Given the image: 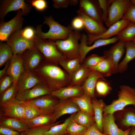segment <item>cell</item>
<instances>
[{"label":"cell","mask_w":135,"mask_h":135,"mask_svg":"<svg viewBox=\"0 0 135 135\" xmlns=\"http://www.w3.org/2000/svg\"><path fill=\"white\" fill-rule=\"evenodd\" d=\"M87 35L82 34L80 44V62L82 64L87 54L90 51L96 48L113 44L118 41L116 36L108 39H99L95 41L93 44L88 46L87 44Z\"/></svg>","instance_id":"obj_12"},{"label":"cell","mask_w":135,"mask_h":135,"mask_svg":"<svg viewBox=\"0 0 135 135\" xmlns=\"http://www.w3.org/2000/svg\"><path fill=\"white\" fill-rule=\"evenodd\" d=\"M81 64L80 57L71 60L64 59L60 65L70 76L79 68Z\"/></svg>","instance_id":"obj_35"},{"label":"cell","mask_w":135,"mask_h":135,"mask_svg":"<svg viewBox=\"0 0 135 135\" xmlns=\"http://www.w3.org/2000/svg\"><path fill=\"white\" fill-rule=\"evenodd\" d=\"M52 114H44L38 116L26 122L28 128L48 125L56 122Z\"/></svg>","instance_id":"obj_31"},{"label":"cell","mask_w":135,"mask_h":135,"mask_svg":"<svg viewBox=\"0 0 135 135\" xmlns=\"http://www.w3.org/2000/svg\"><path fill=\"white\" fill-rule=\"evenodd\" d=\"M35 46L47 62L59 65L66 58L60 51L54 43V41L45 40L37 36Z\"/></svg>","instance_id":"obj_5"},{"label":"cell","mask_w":135,"mask_h":135,"mask_svg":"<svg viewBox=\"0 0 135 135\" xmlns=\"http://www.w3.org/2000/svg\"><path fill=\"white\" fill-rule=\"evenodd\" d=\"M84 94L81 86L70 85L52 92L51 94L62 100L79 97Z\"/></svg>","instance_id":"obj_22"},{"label":"cell","mask_w":135,"mask_h":135,"mask_svg":"<svg viewBox=\"0 0 135 135\" xmlns=\"http://www.w3.org/2000/svg\"><path fill=\"white\" fill-rule=\"evenodd\" d=\"M132 42H134V44H135V37L134 39H133V40H132Z\"/></svg>","instance_id":"obj_57"},{"label":"cell","mask_w":135,"mask_h":135,"mask_svg":"<svg viewBox=\"0 0 135 135\" xmlns=\"http://www.w3.org/2000/svg\"><path fill=\"white\" fill-rule=\"evenodd\" d=\"M21 34L25 39L30 41H35L37 37L35 29L31 26H27L20 30Z\"/></svg>","instance_id":"obj_44"},{"label":"cell","mask_w":135,"mask_h":135,"mask_svg":"<svg viewBox=\"0 0 135 135\" xmlns=\"http://www.w3.org/2000/svg\"><path fill=\"white\" fill-rule=\"evenodd\" d=\"M118 98L114 100L109 105L105 106L103 115L113 114L115 112L123 110L126 106L132 105L135 108V89L126 85L120 87L118 92Z\"/></svg>","instance_id":"obj_3"},{"label":"cell","mask_w":135,"mask_h":135,"mask_svg":"<svg viewBox=\"0 0 135 135\" xmlns=\"http://www.w3.org/2000/svg\"><path fill=\"white\" fill-rule=\"evenodd\" d=\"M81 35L79 31L73 30L66 39L54 41L58 48L66 59H72L80 57L78 41Z\"/></svg>","instance_id":"obj_4"},{"label":"cell","mask_w":135,"mask_h":135,"mask_svg":"<svg viewBox=\"0 0 135 135\" xmlns=\"http://www.w3.org/2000/svg\"><path fill=\"white\" fill-rule=\"evenodd\" d=\"M22 11H17L16 16L10 20L5 22L0 21V40L1 42L7 41L9 37L15 31L22 29L24 21Z\"/></svg>","instance_id":"obj_7"},{"label":"cell","mask_w":135,"mask_h":135,"mask_svg":"<svg viewBox=\"0 0 135 135\" xmlns=\"http://www.w3.org/2000/svg\"><path fill=\"white\" fill-rule=\"evenodd\" d=\"M10 62V60L7 62L5 64L4 68L0 70V79H1L6 74V72Z\"/></svg>","instance_id":"obj_53"},{"label":"cell","mask_w":135,"mask_h":135,"mask_svg":"<svg viewBox=\"0 0 135 135\" xmlns=\"http://www.w3.org/2000/svg\"><path fill=\"white\" fill-rule=\"evenodd\" d=\"M87 129L73 119L68 125L66 131L67 133L70 135H84Z\"/></svg>","instance_id":"obj_39"},{"label":"cell","mask_w":135,"mask_h":135,"mask_svg":"<svg viewBox=\"0 0 135 135\" xmlns=\"http://www.w3.org/2000/svg\"><path fill=\"white\" fill-rule=\"evenodd\" d=\"M60 100L51 94L44 95L26 102L31 104L44 114L53 113Z\"/></svg>","instance_id":"obj_10"},{"label":"cell","mask_w":135,"mask_h":135,"mask_svg":"<svg viewBox=\"0 0 135 135\" xmlns=\"http://www.w3.org/2000/svg\"><path fill=\"white\" fill-rule=\"evenodd\" d=\"M13 83L12 77L10 75L6 74L0 81V94L10 87Z\"/></svg>","instance_id":"obj_47"},{"label":"cell","mask_w":135,"mask_h":135,"mask_svg":"<svg viewBox=\"0 0 135 135\" xmlns=\"http://www.w3.org/2000/svg\"><path fill=\"white\" fill-rule=\"evenodd\" d=\"M80 110L78 105L70 98L60 100L58 105L52 114L55 120L64 114L76 113Z\"/></svg>","instance_id":"obj_20"},{"label":"cell","mask_w":135,"mask_h":135,"mask_svg":"<svg viewBox=\"0 0 135 135\" xmlns=\"http://www.w3.org/2000/svg\"><path fill=\"white\" fill-rule=\"evenodd\" d=\"M104 58L103 56L93 54L85 58L82 64L90 69L96 66Z\"/></svg>","instance_id":"obj_42"},{"label":"cell","mask_w":135,"mask_h":135,"mask_svg":"<svg viewBox=\"0 0 135 135\" xmlns=\"http://www.w3.org/2000/svg\"><path fill=\"white\" fill-rule=\"evenodd\" d=\"M95 89L99 95L104 96L110 92L112 88L109 83L103 78L98 80L96 85Z\"/></svg>","instance_id":"obj_41"},{"label":"cell","mask_w":135,"mask_h":135,"mask_svg":"<svg viewBox=\"0 0 135 135\" xmlns=\"http://www.w3.org/2000/svg\"><path fill=\"white\" fill-rule=\"evenodd\" d=\"M60 121L50 124L28 128L25 133L26 135H45L46 132L52 126L59 124Z\"/></svg>","instance_id":"obj_40"},{"label":"cell","mask_w":135,"mask_h":135,"mask_svg":"<svg viewBox=\"0 0 135 135\" xmlns=\"http://www.w3.org/2000/svg\"><path fill=\"white\" fill-rule=\"evenodd\" d=\"M13 55L12 50L6 43L0 42V67L5 64L10 60Z\"/></svg>","instance_id":"obj_36"},{"label":"cell","mask_w":135,"mask_h":135,"mask_svg":"<svg viewBox=\"0 0 135 135\" xmlns=\"http://www.w3.org/2000/svg\"><path fill=\"white\" fill-rule=\"evenodd\" d=\"M32 6L24 0H4L0 6V18L2 20L9 12L21 10L23 16L28 14L31 10Z\"/></svg>","instance_id":"obj_11"},{"label":"cell","mask_w":135,"mask_h":135,"mask_svg":"<svg viewBox=\"0 0 135 135\" xmlns=\"http://www.w3.org/2000/svg\"><path fill=\"white\" fill-rule=\"evenodd\" d=\"M84 135H106L102 133L98 128L96 123L88 128Z\"/></svg>","instance_id":"obj_52"},{"label":"cell","mask_w":135,"mask_h":135,"mask_svg":"<svg viewBox=\"0 0 135 135\" xmlns=\"http://www.w3.org/2000/svg\"><path fill=\"white\" fill-rule=\"evenodd\" d=\"M74 30L79 31L84 28V24L82 18L78 16L72 20L71 25Z\"/></svg>","instance_id":"obj_50"},{"label":"cell","mask_w":135,"mask_h":135,"mask_svg":"<svg viewBox=\"0 0 135 135\" xmlns=\"http://www.w3.org/2000/svg\"><path fill=\"white\" fill-rule=\"evenodd\" d=\"M130 22L128 20L122 18L110 26L105 32L101 34L97 35L88 34V44L90 46L95 41L99 39H108L111 38V37L116 35Z\"/></svg>","instance_id":"obj_15"},{"label":"cell","mask_w":135,"mask_h":135,"mask_svg":"<svg viewBox=\"0 0 135 135\" xmlns=\"http://www.w3.org/2000/svg\"><path fill=\"white\" fill-rule=\"evenodd\" d=\"M131 4L135 6V0H130Z\"/></svg>","instance_id":"obj_55"},{"label":"cell","mask_w":135,"mask_h":135,"mask_svg":"<svg viewBox=\"0 0 135 135\" xmlns=\"http://www.w3.org/2000/svg\"><path fill=\"white\" fill-rule=\"evenodd\" d=\"M58 65L44 60L33 72L51 92L70 85V76Z\"/></svg>","instance_id":"obj_1"},{"label":"cell","mask_w":135,"mask_h":135,"mask_svg":"<svg viewBox=\"0 0 135 135\" xmlns=\"http://www.w3.org/2000/svg\"><path fill=\"white\" fill-rule=\"evenodd\" d=\"M122 18L135 23V6L130 4L124 15Z\"/></svg>","instance_id":"obj_49"},{"label":"cell","mask_w":135,"mask_h":135,"mask_svg":"<svg viewBox=\"0 0 135 135\" xmlns=\"http://www.w3.org/2000/svg\"><path fill=\"white\" fill-rule=\"evenodd\" d=\"M0 135H21V134L19 132L0 125Z\"/></svg>","instance_id":"obj_51"},{"label":"cell","mask_w":135,"mask_h":135,"mask_svg":"<svg viewBox=\"0 0 135 135\" xmlns=\"http://www.w3.org/2000/svg\"><path fill=\"white\" fill-rule=\"evenodd\" d=\"M121 122L126 127H135V110L132 108L129 109L124 115Z\"/></svg>","instance_id":"obj_43"},{"label":"cell","mask_w":135,"mask_h":135,"mask_svg":"<svg viewBox=\"0 0 135 135\" xmlns=\"http://www.w3.org/2000/svg\"><path fill=\"white\" fill-rule=\"evenodd\" d=\"M125 42L119 41L108 50L104 52V58L112 62L117 67L118 62L125 52Z\"/></svg>","instance_id":"obj_23"},{"label":"cell","mask_w":135,"mask_h":135,"mask_svg":"<svg viewBox=\"0 0 135 135\" xmlns=\"http://www.w3.org/2000/svg\"><path fill=\"white\" fill-rule=\"evenodd\" d=\"M78 16L82 19L84 29L88 35H97L105 32L107 29L103 25L88 16L79 10L77 11Z\"/></svg>","instance_id":"obj_16"},{"label":"cell","mask_w":135,"mask_h":135,"mask_svg":"<svg viewBox=\"0 0 135 135\" xmlns=\"http://www.w3.org/2000/svg\"><path fill=\"white\" fill-rule=\"evenodd\" d=\"M117 68L112 62L104 58L96 66L90 69L98 72L105 77L117 73Z\"/></svg>","instance_id":"obj_27"},{"label":"cell","mask_w":135,"mask_h":135,"mask_svg":"<svg viewBox=\"0 0 135 135\" xmlns=\"http://www.w3.org/2000/svg\"><path fill=\"white\" fill-rule=\"evenodd\" d=\"M23 103V102L15 98L4 103L0 106V116L16 118L25 122Z\"/></svg>","instance_id":"obj_8"},{"label":"cell","mask_w":135,"mask_h":135,"mask_svg":"<svg viewBox=\"0 0 135 135\" xmlns=\"http://www.w3.org/2000/svg\"><path fill=\"white\" fill-rule=\"evenodd\" d=\"M17 93V84L13 83L12 85L0 94V106L16 98Z\"/></svg>","instance_id":"obj_37"},{"label":"cell","mask_w":135,"mask_h":135,"mask_svg":"<svg viewBox=\"0 0 135 135\" xmlns=\"http://www.w3.org/2000/svg\"><path fill=\"white\" fill-rule=\"evenodd\" d=\"M25 70L22 54L13 55L10 60L6 74L12 77L13 83H17L18 79Z\"/></svg>","instance_id":"obj_18"},{"label":"cell","mask_w":135,"mask_h":135,"mask_svg":"<svg viewBox=\"0 0 135 135\" xmlns=\"http://www.w3.org/2000/svg\"><path fill=\"white\" fill-rule=\"evenodd\" d=\"M104 77L98 72L91 70L86 80L81 86L84 93L92 98L94 97V91L96 82L98 79Z\"/></svg>","instance_id":"obj_24"},{"label":"cell","mask_w":135,"mask_h":135,"mask_svg":"<svg viewBox=\"0 0 135 135\" xmlns=\"http://www.w3.org/2000/svg\"><path fill=\"white\" fill-rule=\"evenodd\" d=\"M20 134H21V135H26L25 133V132H22L20 133Z\"/></svg>","instance_id":"obj_56"},{"label":"cell","mask_w":135,"mask_h":135,"mask_svg":"<svg viewBox=\"0 0 135 135\" xmlns=\"http://www.w3.org/2000/svg\"><path fill=\"white\" fill-rule=\"evenodd\" d=\"M53 6L56 8H66L70 5L76 6L78 3L77 0H53Z\"/></svg>","instance_id":"obj_45"},{"label":"cell","mask_w":135,"mask_h":135,"mask_svg":"<svg viewBox=\"0 0 135 135\" xmlns=\"http://www.w3.org/2000/svg\"><path fill=\"white\" fill-rule=\"evenodd\" d=\"M130 128V132L129 135H135V127L132 126Z\"/></svg>","instance_id":"obj_54"},{"label":"cell","mask_w":135,"mask_h":135,"mask_svg":"<svg viewBox=\"0 0 135 135\" xmlns=\"http://www.w3.org/2000/svg\"><path fill=\"white\" fill-rule=\"evenodd\" d=\"M126 52L125 56L122 61L118 64V72L122 73L127 70L128 64L135 58V44L132 41L125 42Z\"/></svg>","instance_id":"obj_26"},{"label":"cell","mask_w":135,"mask_h":135,"mask_svg":"<svg viewBox=\"0 0 135 135\" xmlns=\"http://www.w3.org/2000/svg\"><path fill=\"white\" fill-rule=\"evenodd\" d=\"M91 70L81 64L70 76V86H81L87 78Z\"/></svg>","instance_id":"obj_30"},{"label":"cell","mask_w":135,"mask_h":135,"mask_svg":"<svg viewBox=\"0 0 135 135\" xmlns=\"http://www.w3.org/2000/svg\"><path fill=\"white\" fill-rule=\"evenodd\" d=\"M23 105L25 122L38 116L44 114L33 105L28 102H23Z\"/></svg>","instance_id":"obj_38"},{"label":"cell","mask_w":135,"mask_h":135,"mask_svg":"<svg viewBox=\"0 0 135 135\" xmlns=\"http://www.w3.org/2000/svg\"><path fill=\"white\" fill-rule=\"evenodd\" d=\"M76 113L71 114L62 123L58 124L52 127L46 132L45 135H66L67 134V128L73 119Z\"/></svg>","instance_id":"obj_32"},{"label":"cell","mask_w":135,"mask_h":135,"mask_svg":"<svg viewBox=\"0 0 135 135\" xmlns=\"http://www.w3.org/2000/svg\"><path fill=\"white\" fill-rule=\"evenodd\" d=\"M70 98L78 105L80 110L94 116L92 98L90 96L84 93L79 97Z\"/></svg>","instance_id":"obj_29"},{"label":"cell","mask_w":135,"mask_h":135,"mask_svg":"<svg viewBox=\"0 0 135 135\" xmlns=\"http://www.w3.org/2000/svg\"><path fill=\"white\" fill-rule=\"evenodd\" d=\"M113 0H98V1L102 10L104 22H106L108 16L110 6Z\"/></svg>","instance_id":"obj_46"},{"label":"cell","mask_w":135,"mask_h":135,"mask_svg":"<svg viewBox=\"0 0 135 135\" xmlns=\"http://www.w3.org/2000/svg\"><path fill=\"white\" fill-rule=\"evenodd\" d=\"M44 20V24L49 26V30L46 32H42L41 25L37 26L35 29L37 36L42 39L54 41L65 40L68 37L70 32L74 30L71 25L66 27L61 25L55 21L52 16L45 17Z\"/></svg>","instance_id":"obj_2"},{"label":"cell","mask_w":135,"mask_h":135,"mask_svg":"<svg viewBox=\"0 0 135 135\" xmlns=\"http://www.w3.org/2000/svg\"><path fill=\"white\" fill-rule=\"evenodd\" d=\"M118 41H132L135 37V23L130 22L116 36Z\"/></svg>","instance_id":"obj_33"},{"label":"cell","mask_w":135,"mask_h":135,"mask_svg":"<svg viewBox=\"0 0 135 135\" xmlns=\"http://www.w3.org/2000/svg\"><path fill=\"white\" fill-rule=\"evenodd\" d=\"M130 4V0H113L105 22L106 26L108 28L121 20Z\"/></svg>","instance_id":"obj_6"},{"label":"cell","mask_w":135,"mask_h":135,"mask_svg":"<svg viewBox=\"0 0 135 135\" xmlns=\"http://www.w3.org/2000/svg\"><path fill=\"white\" fill-rule=\"evenodd\" d=\"M28 2L32 7L39 11H43L48 7L47 2L45 0H32Z\"/></svg>","instance_id":"obj_48"},{"label":"cell","mask_w":135,"mask_h":135,"mask_svg":"<svg viewBox=\"0 0 135 135\" xmlns=\"http://www.w3.org/2000/svg\"><path fill=\"white\" fill-rule=\"evenodd\" d=\"M66 135H70V134H67Z\"/></svg>","instance_id":"obj_58"},{"label":"cell","mask_w":135,"mask_h":135,"mask_svg":"<svg viewBox=\"0 0 135 135\" xmlns=\"http://www.w3.org/2000/svg\"><path fill=\"white\" fill-rule=\"evenodd\" d=\"M79 10L98 22L103 24L102 13L98 0H80Z\"/></svg>","instance_id":"obj_14"},{"label":"cell","mask_w":135,"mask_h":135,"mask_svg":"<svg viewBox=\"0 0 135 135\" xmlns=\"http://www.w3.org/2000/svg\"><path fill=\"white\" fill-rule=\"evenodd\" d=\"M25 70L33 72L44 60V57L36 46L22 54Z\"/></svg>","instance_id":"obj_13"},{"label":"cell","mask_w":135,"mask_h":135,"mask_svg":"<svg viewBox=\"0 0 135 135\" xmlns=\"http://www.w3.org/2000/svg\"><path fill=\"white\" fill-rule=\"evenodd\" d=\"M102 126L104 133L106 135H129L130 128L123 130L119 128L115 122L113 114L103 115Z\"/></svg>","instance_id":"obj_19"},{"label":"cell","mask_w":135,"mask_h":135,"mask_svg":"<svg viewBox=\"0 0 135 135\" xmlns=\"http://www.w3.org/2000/svg\"><path fill=\"white\" fill-rule=\"evenodd\" d=\"M51 92L41 83L32 88L17 94L16 98L26 102L40 96L51 94Z\"/></svg>","instance_id":"obj_17"},{"label":"cell","mask_w":135,"mask_h":135,"mask_svg":"<svg viewBox=\"0 0 135 135\" xmlns=\"http://www.w3.org/2000/svg\"><path fill=\"white\" fill-rule=\"evenodd\" d=\"M73 120L79 124L88 128L94 124L95 122L94 116L80 110L76 113Z\"/></svg>","instance_id":"obj_34"},{"label":"cell","mask_w":135,"mask_h":135,"mask_svg":"<svg viewBox=\"0 0 135 135\" xmlns=\"http://www.w3.org/2000/svg\"><path fill=\"white\" fill-rule=\"evenodd\" d=\"M41 83L33 72L25 70L18 81L17 94L30 89Z\"/></svg>","instance_id":"obj_21"},{"label":"cell","mask_w":135,"mask_h":135,"mask_svg":"<svg viewBox=\"0 0 135 135\" xmlns=\"http://www.w3.org/2000/svg\"><path fill=\"white\" fill-rule=\"evenodd\" d=\"M92 102L94 112L95 122L98 129L103 130L102 121L104 104L102 100H98L95 97L92 98Z\"/></svg>","instance_id":"obj_28"},{"label":"cell","mask_w":135,"mask_h":135,"mask_svg":"<svg viewBox=\"0 0 135 135\" xmlns=\"http://www.w3.org/2000/svg\"><path fill=\"white\" fill-rule=\"evenodd\" d=\"M0 125L20 133L26 131L28 128L25 121L3 116H0Z\"/></svg>","instance_id":"obj_25"},{"label":"cell","mask_w":135,"mask_h":135,"mask_svg":"<svg viewBox=\"0 0 135 135\" xmlns=\"http://www.w3.org/2000/svg\"><path fill=\"white\" fill-rule=\"evenodd\" d=\"M20 30L13 33L6 41V44L11 48L13 55L22 54L35 46V41L27 40L22 36Z\"/></svg>","instance_id":"obj_9"}]
</instances>
